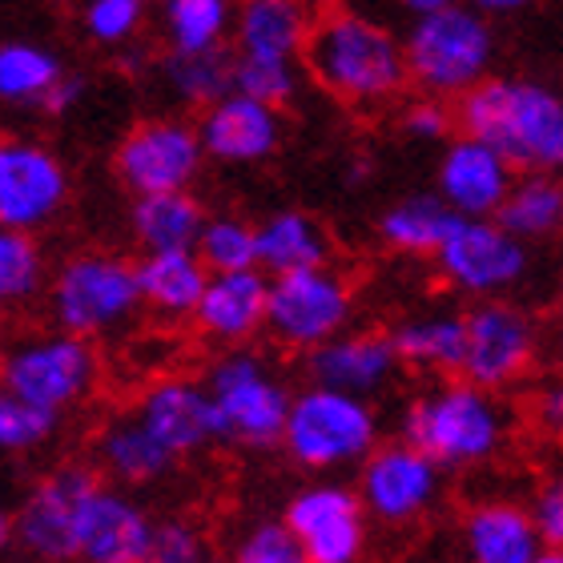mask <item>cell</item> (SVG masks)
<instances>
[{"label":"cell","instance_id":"6da1fadb","mask_svg":"<svg viewBox=\"0 0 563 563\" xmlns=\"http://www.w3.org/2000/svg\"><path fill=\"white\" fill-rule=\"evenodd\" d=\"M306 77L342 106H387L411 85L402 33L346 4L318 12L302 48Z\"/></svg>","mask_w":563,"mask_h":563},{"label":"cell","instance_id":"7a4b0ae2","mask_svg":"<svg viewBox=\"0 0 563 563\" xmlns=\"http://www.w3.org/2000/svg\"><path fill=\"white\" fill-rule=\"evenodd\" d=\"M455 130L495 145L519 174L563 169V89L492 73L455 101Z\"/></svg>","mask_w":563,"mask_h":563},{"label":"cell","instance_id":"3957f363","mask_svg":"<svg viewBox=\"0 0 563 563\" xmlns=\"http://www.w3.org/2000/svg\"><path fill=\"white\" fill-rule=\"evenodd\" d=\"M516 431L511 407L499 390H487L471 378H451L415 395L402 411V439L422 446L446 471H475L504 455L507 439Z\"/></svg>","mask_w":563,"mask_h":563},{"label":"cell","instance_id":"277c9868","mask_svg":"<svg viewBox=\"0 0 563 563\" xmlns=\"http://www.w3.org/2000/svg\"><path fill=\"white\" fill-rule=\"evenodd\" d=\"M402 48H407L411 85L419 93L459 101L483 77H492L499 36L487 12H479L467 0H455L427 16H415L402 29Z\"/></svg>","mask_w":563,"mask_h":563},{"label":"cell","instance_id":"5b68a950","mask_svg":"<svg viewBox=\"0 0 563 563\" xmlns=\"http://www.w3.org/2000/svg\"><path fill=\"white\" fill-rule=\"evenodd\" d=\"M378 434L383 427H378V411L371 407V399L310 383L294 390L282 446L298 467L314 475H334V471L363 467V459L378 446Z\"/></svg>","mask_w":563,"mask_h":563},{"label":"cell","instance_id":"8992f818","mask_svg":"<svg viewBox=\"0 0 563 563\" xmlns=\"http://www.w3.org/2000/svg\"><path fill=\"white\" fill-rule=\"evenodd\" d=\"M141 310L137 262L109 254V250H81L57 266L48 282V318L53 327L85 334V339H113Z\"/></svg>","mask_w":563,"mask_h":563},{"label":"cell","instance_id":"52a82bcc","mask_svg":"<svg viewBox=\"0 0 563 563\" xmlns=\"http://www.w3.org/2000/svg\"><path fill=\"white\" fill-rule=\"evenodd\" d=\"M206 387L213 395L222 439L238 446H274L282 443L294 390L274 371V363L254 346H225L206 371Z\"/></svg>","mask_w":563,"mask_h":563},{"label":"cell","instance_id":"ba28073f","mask_svg":"<svg viewBox=\"0 0 563 563\" xmlns=\"http://www.w3.org/2000/svg\"><path fill=\"white\" fill-rule=\"evenodd\" d=\"M0 383L45 411L65 415L97 390L101 354L93 339L73 334V330L57 327L48 334H29L0 354Z\"/></svg>","mask_w":563,"mask_h":563},{"label":"cell","instance_id":"9c48e42d","mask_svg":"<svg viewBox=\"0 0 563 563\" xmlns=\"http://www.w3.org/2000/svg\"><path fill=\"white\" fill-rule=\"evenodd\" d=\"M434 271L463 298H507L531 278L536 254L499 218H455L434 250Z\"/></svg>","mask_w":563,"mask_h":563},{"label":"cell","instance_id":"30bf717a","mask_svg":"<svg viewBox=\"0 0 563 563\" xmlns=\"http://www.w3.org/2000/svg\"><path fill=\"white\" fill-rule=\"evenodd\" d=\"M354 290L346 274L330 262L286 271L271 278V306H266V334L282 351L310 354L327 339L351 327Z\"/></svg>","mask_w":563,"mask_h":563},{"label":"cell","instance_id":"8fae6325","mask_svg":"<svg viewBox=\"0 0 563 563\" xmlns=\"http://www.w3.org/2000/svg\"><path fill=\"white\" fill-rule=\"evenodd\" d=\"M446 467L434 463L411 439L378 443L358 467V495L371 523L383 528H415L443 504Z\"/></svg>","mask_w":563,"mask_h":563},{"label":"cell","instance_id":"7c38bea8","mask_svg":"<svg viewBox=\"0 0 563 563\" xmlns=\"http://www.w3.org/2000/svg\"><path fill=\"white\" fill-rule=\"evenodd\" d=\"M210 162L201 145V133L186 118H150L133 125L113 153L118 181L133 198L145 194H169V189H194Z\"/></svg>","mask_w":563,"mask_h":563},{"label":"cell","instance_id":"4fadbf2b","mask_svg":"<svg viewBox=\"0 0 563 563\" xmlns=\"http://www.w3.org/2000/svg\"><path fill=\"white\" fill-rule=\"evenodd\" d=\"M73 198V177L57 153L33 137L0 133V225L41 234Z\"/></svg>","mask_w":563,"mask_h":563},{"label":"cell","instance_id":"5bb4252c","mask_svg":"<svg viewBox=\"0 0 563 563\" xmlns=\"http://www.w3.org/2000/svg\"><path fill=\"white\" fill-rule=\"evenodd\" d=\"M540 327L523 306L507 298H479L467 310V354L459 375L487 390L516 387L536 366Z\"/></svg>","mask_w":563,"mask_h":563},{"label":"cell","instance_id":"9a60e30c","mask_svg":"<svg viewBox=\"0 0 563 563\" xmlns=\"http://www.w3.org/2000/svg\"><path fill=\"white\" fill-rule=\"evenodd\" d=\"M286 523L298 536L306 563H354L371 540V516L358 487L318 479L286 504Z\"/></svg>","mask_w":563,"mask_h":563},{"label":"cell","instance_id":"2e32d148","mask_svg":"<svg viewBox=\"0 0 563 563\" xmlns=\"http://www.w3.org/2000/svg\"><path fill=\"white\" fill-rule=\"evenodd\" d=\"M150 511L130 495L97 479L81 495L77 528H73V560L85 563H150L153 548Z\"/></svg>","mask_w":563,"mask_h":563},{"label":"cell","instance_id":"e0dca14e","mask_svg":"<svg viewBox=\"0 0 563 563\" xmlns=\"http://www.w3.org/2000/svg\"><path fill=\"white\" fill-rule=\"evenodd\" d=\"M516 165L487 141L471 133H451L434 165V194L459 218H495L516 186Z\"/></svg>","mask_w":563,"mask_h":563},{"label":"cell","instance_id":"ac0fdd59","mask_svg":"<svg viewBox=\"0 0 563 563\" xmlns=\"http://www.w3.org/2000/svg\"><path fill=\"white\" fill-rule=\"evenodd\" d=\"M133 411L177 459L198 455V451H206V446L222 439V419H218L213 395L198 378H157V383L145 387V395L137 399Z\"/></svg>","mask_w":563,"mask_h":563},{"label":"cell","instance_id":"d6986e66","mask_svg":"<svg viewBox=\"0 0 563 563\" xmlns=\"http://www.w3.org/2000/svg\"><path fill=\"white\" fill-rule=\"evenodd\" d=\"M201 145L222 165H258L282 145V109L254 93L230 89L213 106L201 109Z\"/></svg>","mask_w":563,"mask_h":563},{"label":"cell","instance_id":"ffe728a7","mask_svg":"<svg viewBox=\"0 0 563 563\" xmlns=\"http://www.w3.org/2000/svg\"><path fill=\"white\" fill-rule=\"evenodd\" d=\"M97 483L89 467H57L36 483L16 511V543L33 560H73V528L81 495Z\"/></svg>","mask_w":563,"mask_h":563},{"label":"cell","instance_id":"44dd1931","mask_svg":"<svg viewBox=\"0 0 563 563\" xmlns=\"http://www.w3.org/2000/svg\"><path fill=\"white\" fill-rule=\"evenodd\" d=\"M306 371H310V383L375 399V395L395 387L402 358L395 351L390 334H378V330H342V334H334V339H327L322 346H314V351L306 354Z\"/></svg>","mask_w":563,"mask_h":563},{"label":"cell","instance_id":"7402d4cb","mask_svg":"<svg viewBox=\"0 0 563 563\" xmlns=\"http://www.w3.org/2000/svg\"><path fill=\"white\" fill-rule=\"evenodd\" d=\"M266 306H271V274L262 266L250 271H213L198 302L194 327L213 346H246L266 334Z\"/></svg>","mask_w":563,"mask_h":563},{"label":"cell","instance_id":"603a6c76","mask_svg":"<svg viewBox=\"0 0 563 563\" xmlns=\"http://www.w3.org/2000/svg\"><path fill=\"white\" fill-rule=\"evenodd\" d=\"M459 548L471 563H543L548 548L531 519V507L516 499H483L459 519Z\"/></svg>","mask_w":563,"mask_h":563},{"label":"cell","instance_id":"cb8c5ba5","mask_svg":"<svg viewBox=\"0 0 563 563\" xmlns=\"http://www.w3.org/2000/svg\"><path fill=\"white\" fill-rule=\"evenodd\" d=\"M206 282L210 266L198 258V250H157L141 254L137 262L141 310H150L162 322H194Z\"/></svg>","mask_w":563,"mask_h":563},{"label":"cell","instance_id":"d4e9b609","mask_svg":"<svg viewBox=\"0 0 563 563\" xmlns=\"http://www.w3.org/2000/svg\"><path fill=\"white\" fill-rule=\"evenodd\" d=\"M314 12L306 0H238L230 45L242 57H286L302 60Z\"/></svg>","mask_w":563,"mask_h":563},{"label":"cell","instance_id":"484cf974","mask_svg":"<svg viewBox=\"0 0 563 563\" xmlns=\"http://www.w3.org/2000/svg\"><path fill=\"white\" fill-rule=\"evenodd\" d=\"M395 351L402 366L422 371V375H459L463 371V354H467V314L455 310H422V314L402 318L390 330Z\"/></svg>","mask_w":563,"mask_h":563},{"label":"cell","instance_id":"4316f807","mask_svg":"<svg viewBox=\"0 0 563 563\" xmlns=\"http://www.w3.org/2000/svg\"><path fill=\"white\" fill-rule=\"evenodd\" d=\"M97 463L106 467L109 479L141 487V483L169 475L177 455L137 419V411H125L113 415L97 434Z\"/></svg>","mask_w":563,"mask_h":563},{"label":"cell","instance_id":"83f0119b","mask_svg":"<svg viewBox=\"0 0 563 563\" xmlns=\"http://www.w3.org/2000/svg\"><path fill=\"white\" fill-rule=\"evenodd\" d=\"M162 93L181 109H206L234 89L230 48H169L157 65Z\"/></svg>","mask_w":563,"mask_h":563},{"label":"cell","instance_id":"f1b7e54d","mask_svg":"<svg viewBox=\"0 0 563 563\" xmlns=\"http://www.w3.org/2000/svg\"><path fill=\"white\" fill-rule=\"evenodd\" d=\"M334 254L330 230L306 210H278L266 222H258V266L266 274L306 271L322 266Z\"/></svg>","mask_w":563,"mask_h":563},{"label":"cell","instance_id":"f546056e","mask_svg":"<svg viewBox=\"0 0 563 563\" xmlns=\"http://www.w3.org/2000/svg\"><path fill=\"white\" fill-rule=\"evenodd\" d=\"M133 238L145 254L157 250H194L206 225V210L194 198V189H169V194H145L130 210Z\"/></svg>","mask_w":563,"mask_h":563},{"label":"cell","instance_id":"4dcf8cb0","mask_svg":"<svg viewBox=\"0 0 563 563\" xmlns=\"http://www.w3.org/2000/svg\"><path fill=\"white\" fill-rule=\"evenodd\" d=\"M495 218L531 246L563 238V169L516 174V186Z\"/></svg>","mask_w":563,"mask_h":563},{"label":"cell","instance_id":"1f68e13d","mask_svg":"<svg viewBox=\"0 0 563 563\" xmlns=\"http://www.w3.org/2000/svg\"><path fill=\"white\" fill-rule=\"evenodd\" d=\"M459 213L446 206L439 194H407L395 206L383 210L378 218V238L383 246L395 254H411V258H434L439 242L446 230L455 225Z\"/></svg>","mask_w":563,"mask_h":563},{"label":"cell","instance_id":"d6a6232c","mask_svg":"<svg viewBox=\"0 0 563 563\" xmlns=\"http://www.w3.org/2000/svg\"><path fill=\"white\" fill-rule=\"evenodd\" d=\"M65 65L41 41H0V106L9 109H36L45 106L53 85L65 77Z\"/></svg>","mask_w":563,"mask_h":563},{"label":"cell","instance_id":"836d02e7","mask_svg":"<svg viewBox=\"0 0 563 563\" xmlns=\"http://www.w3.org/2000/svg\"><path fill=\"white\" fill-rule=\"evenodd\" d=\"M234 16L238 0H162V36L169 48H225Z\"/></svg>","mask_w":563,"mask_h":563},{"label":"cell","instance_id":"e575fe53","mask_svg":"<svg viewBox=\"0 0 563 563\" xmlns=\"http://www.w3.org/2000/svg\"><path fill=\"white\" fill-rule=\"evenodd\" d=\"M48 262L45 250L29 230H12L0 225V310H16V306L33 302L45 290Z\"/></svg>","mask_w":563,"mask_h":563},{"label":"cell","instance_id":"d590c367","mask_svg":"<svg viewBox=\"0 0 563 563\" xmlns=\"http://www.w3.org/2000/svg\"><path fill=\"white\" fill-rule=\"evenodd\" d=\"M198 258L213 271H250L258 266V225L238 218V213H218L206 218L198 238Z\"/></svg>","mask_w":563,"mask_h":563},{"label":"cell","instance_id":"8d00e7d4","mask_svg":"<svg viewBox=\"0 0 563 563\" xmlns=\"http://www.w3.org/2000/svg\"><path fill=\"white\" fill-rule=\"evenodd\" d=\"M60 427V415L36 407V402L21 399L16 390L0 383V451L4 455H24L45 446Z\"/></svg>","mask_w":563,"mask_h":563},{"label":"cell","instance_id":"74e56055","mask_svg":"<svg viewBox=\"0 0 563 563\" xmlns=\"http://www.w3.org/2000/svg\"><path fill=\"white\" fill-rule=\"evenodd\" d=\"M306 65L286 57H242L234 53V89L254 93L271 106H290L298 89H302Z\"/></svg>","mask_w":563,"mask_h":563},{"label":"cell","instance_id":"f35d334b","mask_svg":"<svg viewBox=\"0 0 563 563\" xmlns=\"http://www.w3.org/2000/svg\"><path fill=\"white\" fill-rule=\"evenodd\" d=\"M150 0H85L81 33L97 48H130L145 29Z\"/></svg>","mask_w":563,"mask_h":563},{"label":"cell","instance_id":"ab89813d","mask_svg":"<svg viewBox=\"0 0 563 563\" xmlns=\"http://www.w3.org/2000/svg\"><path fill=\"white\" fill-rule=\"evenodd\" d=\"M238 563H306V552L286 519H258L234 548Z\"/></svg>","mask_w":563,"mask_h":563},{"label":"cell","instance_id":"60d3db41","mask_svg":"<svg viewBox=\"0 0 563 563\" xmlns=\"http://www.w3.org/2000/svg\"><path fill=\"white\" fill-rule=\"evenodd\" d=\"M210 560V543L194 523L186 519H162L153 528L150 563H206Z\"/></svg>","mask_w":563,"mask_h":563},{"label":"cell","instance_id":"b9f144b4","mask_svg":"<svg viewBox=\"0 0 563 563\" xmlns=\"http://www.w3.org/2000/svg\"><path fill=\"white\" fill-rule=\"evenodd\" d=\"M399 125H402V133L411 141H419V145H439V141H446L451 133H459L455 106H446L443 97H427V93L402 109Z\"/></svg>","mask_w":563,"mask_h":563},{"label":"cell","instance_id":"7bdbcfd3","mask_svg":"<svg viewBox=\"0 0 563 563\" xmlns=\"http://www.w3.org/2000/svg\"><path fill=\"white\" fill-rule=\"evenodd\" d=\"M531 519L543 536V548L555 555H563V471L548 475L531 495Z\"/></svg>","mask_w":563,"mask_h":563},{"label":"cell","instance_id":"ee69618b","mask_svg":"<svg viewBox=\"0 0 563 563\" xmlns=\"http://www.w3.org/2000/svg\"><path fill=\"white\" fill-rule=\"evenodd\" d=\"M346 9L354 12H366V16H375V21H402L411 24L415 16H427V12L443 9V4H455V0H339Z\"/></svg>","mask_w":563,"mask_h":563},{"label":"cell","instance_id":"f6af8a7d","mask_svg":"<svg viewBox=\"0 0 563 563\" xmlns=\"http://www.w3.org/2000/svg\"><path fill=\"white\" fill-rule=\"evenodd\" d=\"M531 422H536L548 439H563V375L536 390V399H531Z\"/></svg>","mask_w":563,"mask_h":563},{"label":"cell","instance_id":"bcb514c9","mask_svg":"<svg viewBox=\"0 0 563 563\" xmlns=\"http://www.w3.org/2000/svg\"><path fill=\"white\" fill-rule=\"evenodd\" d=\"M85 93H89V85L77 77V73H65L57 85H53V93L45 97V106H41V113H48V118H65V113H73V109L81 106Z\"/></svg>","mask_w":563,"mask_h":563},{"label":"cell","instance_id":"7dc6e473","mask_svg":"<svg viewBox=\"0 0 563 563\" xmlns=\"http://www.w3.org/2000/svg\"><path fill=\"white\" fill-rule=\"evenodd\" d=\"M467 4H475V9L487 12L492 21H499V16H519V12H528L536 0H467Z\"/></svg>","mask_w":563,"mask_h":563},{"label":"cell","instance_id":"c3c4849f","mask_svg":"<svg viewBox=\"0 0 563 563\" xmlns=\"http://www.w3.org/2000/svg\"><path fill=\"white\" fill-rule=\"evenodd\" d=\"M16 540V516H9V507L0 504V552Z\"/></svg>","mask_w":563,"mask_h":563},{"label":"cell","instance_id":"681fc988","mask_svg":"<svg viewBox=\"0 0 563 563\" xmlns=\"http://www.w3.org/2000/svg\"><path fill=\"white\" fill-rule=\"evenodd\" d=\"M560 294H563V282H560Z\"/></svg>","mask_w":563,"mask_h":563}]
</instances>
